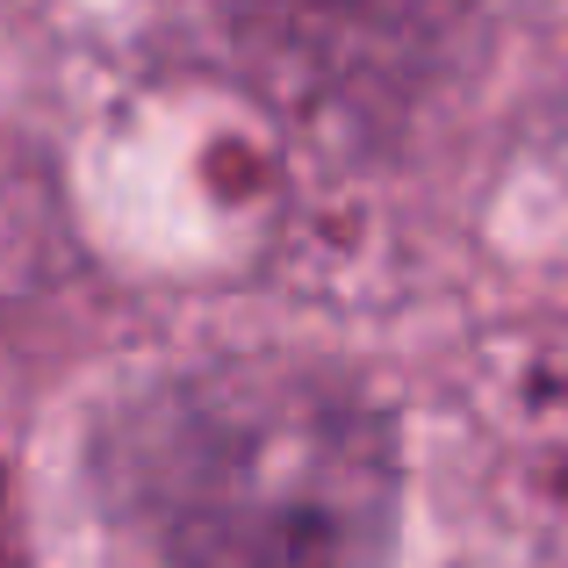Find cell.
<instances>
[{
    "mask_svg": "<svg viewBox=\"0 0 568 568\" xmlns=\"http://www.w3.org/2000/svg\"><path fill=\"white\" fill-rule=\"evenodd\" d=\"M94 497L152 568H382L396 425L332 367L237 353L152 382L94 432Z\"/></svg>",
    "mask_w": 568,
    "mask_h": 568,
    "instance_id": "6da1fadb",
    "label": "cell"
},
{
    "mask_svg": "<svg viewBox=\"0 0 568 568\" xmlns=\"http://www.w3.org/2000/svg\"><path fill=\"white\" fill-rule=\"evenodd\" d=\"M475 0H223L231 37L295 94L403 87V72L439 65Z\"/></svg>",
    "mask_w": 568,
    "mask_h": 568,
    "instance_id": "7a4b0ae2",
    "label": "cell"
}]
</instances>
